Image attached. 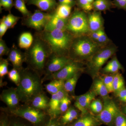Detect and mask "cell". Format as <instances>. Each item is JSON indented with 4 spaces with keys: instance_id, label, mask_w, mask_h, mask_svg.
<instances>
[{
    "instance_id": "cell-5",
    "label": "cell",
    "mask_w": 126,
    "mask_h": 126,
    "mask_svg": "<svg viewBox=\"0 0 126 126\" xmlns=\"http://www.w3.org/2000/svg\"><path fill=\"white\" fill-rule=\"evenodd\" d=\"M9 111L12 116L23 118L33 126H44L50 118L46 111L32 106H19L15 109Z\"/></svg>"
},
{
    "instance_id": "cell-32",
    "label": "cell",
    "mask_w": 126,
    "mask_h": 126,
    "mask_svg": "<svg viewBox=\"0 0 126 126\" xmlns=\"http://www.w3.org/2000/svg\"><path fill=\"white\" fill-rule=\"evenodd\" d=\"M12 116L11 118H9L10 126H33L31 123L23 118Z\"/></svg>"
},
{
    "instance_id": "cell-12",
    "label": "cell",
    "mask_w": 126,
    "mask_h": 126,
    "mask_svg": "<svg viewBox=\"0 0 126 126\" xmlns=\"http://www.w3.org/2000/svg\"><path fill=\"white\" fill-rule=\"evenodd\" d=\"M67 93L63 89L57 93L52 94L51 98L50 99L48 108L47 111L50 118H58L61 115L60 111V104L62 99L67 95Z\"/></svg>"
},
{
    "instance_id": "cell-6",
    "label": "cell",
    "mask_w": 126,
    "mask_h": 126,
    "mask_svg": "<svg viewBox=\"0 0 126 126\" xmlns=\"http://www.w3.org/2000/svg\"><path fill=\"white\" fill-rule=\"evenodd\" d=\"M66 31L74 37L90 33L91 32L86 12L79 9H75L68 19Z\"/></svg>"
},
{
    "instance_id": "cell-9",
    "label": "cell",
    "mask_w": 126,
    "mask_h": 126,
    "mask_svg": "<svg viewBox=\"0 0 126 126\" xmlns=\"http://www.w3.org/2000/svg\"><path fill=\"white\" fill-rule=\"evenodd\" d=\"M119 111L113 101L110 98H105L103 110L97 115V118L104 124L111 126L115 122V118Z\"/></svg>"
},
{
    "instance_id": "cell-11",
    "label": "cell",
    "mask_w": 126,
    "mask_h": 126,
    "mask_svg": "<svg viewBox=\"0 0 126 126\" xmlns=\"http://www.w3.org/2000/svg\"><path fill=\"white\" fill-rule=\"evenodd\" d=\"M73 61L69 56L58 55L52 53L48 59L45 67L47 76L59 71Z\"/></svg>"
},
{
    "instance_id": "cell-48",
    "label": "cell",
    "mask_w": 126,
    "mask_h": 126,
    "mask_svg": "<svg viewBox=\"0 0 126 126\" xmlns=\"http://www.w3.org/2000/svg\"><path fill=\"white\" fill-rule=\"evenodd\" d=\"M14 6V2L13 0H9L6 4L3 6V8L6 10L10 11L11 10Z\"/></svg>"
},
{
    "instance_id": "cell-47",
    "label": "cell",
    "mask_w": 126,
    "mask_h": 126,
    "mask_svg": "<svg viewBox=\"0 0 126 126\" xmlns=\"http://www.w3.org/2000/svg\"><path fill=\"white\" fill-rule=\"evenodd\" d=\"M101 29L98 31L91 32L88 35L90 36L92 39H93L95 42H96L98 39L99 38V35H100Z\"/></svg>"
},
{
    "instance_id": "cell-30",
    "label": "cell",
    "mask_w": 126,
    "mask_h": 126,
    "mask_svg": "<svg viewBox=\"0 0 126 126\" xmlns=\"http://www.w3.org/2000/svg\"><path fill=\"white\" fill-rule=\"evenodd\" d=\"M14 6L16 9L22 14L24 18L29 17L32 14L26 6L24 0H15Z\"/></svg>"
},
{
    "instance_id": "cell-2",
    "label": "cell",
    "mask_w": 126,
    "mask_h": 126,
    "mask_svg": "<svg viewBox=\"0 0 126 126\" xmlns=\"http://www.w3.org/2000/svg\"><path fill=\"white\" fill-rule=\"evenodd\" d=\"M37 34L49 46L52 53L68 56L69 52L74 36L66 30L43 31Z\"/></svg>"
},
{
    "instance_id": "cell-34",
    "label": "cell",
    "mask_w": 126,
    "mask_h": 126,
    "mask_svg": "<svg viewBox=\"0 0 126 126\" xmlns=\"http://www.w3.org/2000/svg\"><path fill=\"white\" fill-rule=\"evenodd\" d=\"M96 42L101 46H105L111 43V40L108 38L104 31V28H103L101 30L100 35Z\"/></svg>"
},
{
    "instance_id": "cell-44",
    "label": "cell",
    "mask_w": 126,
    "mask_h": 126,
    "mask_svg": "<svg viewBox=\"0 0 126 126\" xmlns=\"http://www.w3.org/2000/svg\"><path fill=\"white\" fill-rule=\"evenodd\" d=\"M115 7L126 11V0H113Z\"/></svg>"
},
{
    "instance_id": "cell-13",
    "label": "cell",
    "mask_w": 126,
    "mask_h": 126,
    "mask_svg": "<svg viewBox=\"0 0 126 126\" xmlns=\"http://www.w3.org/2000/svg\"><path fill=\"white\" fill-rule=\"evenodd\" d=\"M0 98L6 104L9 110L17 108L20 101L16 88H11L4 90L1 94Z\"/></svg>"
},
{
    "instance_id": "cell-27",
    "label": "cell",
    "mask_w": 126,
    "mask_h": 126,
    "mask_svg": "<svg viewBox=\"0 0 126 126\" xmlns=\"http://www.w3.org/2000/svg\"><path fill=\"white\" fill-rule=\"evenodd\" d=\"M94 92L102 97H106L109 93L108 90L102 79H97L94 84Z\"/></svg>"
},
{
    "instance_id": "cell-14",
    "label": "cell",
    "mask_w": 126,
    "mask_h": 126,
    "mask_svg": "<svg viewBox=\"0 0 126 126\" xmlns=\"http://www.w3.org/2000/svg\"><path fill=\"white\" fill-rule=\"evenodd\" d=\"M7 55V60L11 62L14 68L19 71L23 68V63L26 61L25 53H23L14 44Z\"/></svg>"
},
{
    "instance_id": "cell-24",
    "label": "cell",
    "mask_w": 126,
    "mask_h": 126,
    "mask_svg": "<svg viewBox=\"0 0 126 126\" xmlns=\"http://www.w3.org/2000/svg\"><path fill=\"white\" fill-rule=\"evenodd\" d=\"M123 69L121 63L116 57L113 58L103 69V72L106 73L115 74L120 70Z\"/></svg>"
},
{
    "instance_id": "cell-35",
    "label": "cell",
    "mask_w": 126,
    "mask_h": 126,
    "mask_svg": "<svg viewBox=\"0 0 126 126\" xmlns=\"http://www.w3.org/2000/svg\"><path fill=\"white\" fill-rule=\"evenodd\" d=\"M103 104L100 99H94L90 104V107L92 111L96 113H100L103 110Z\"/></svg>"
},
{
    "instance_id": "cell-26",
    "label": "cell",
    "mask_w": 126,
    "mask_h": 126,
    "mask_svg": "<svg viewBox=\"0 0 126 126\" xmlns=\"http://www.w3.org/2000/svg\"><path fill=\"white\" fill-rule=\"evenodd\" d=\"M78 117L77 110L73 108H70L61 117L60 121L62 125H65L77 119Z\"/></svg>"
},
{
    "instance_id": "cell-3",
    "label": "cell",
    "mask_w": 126,
    "mask_h": 126,
    "mask_svg": "<svg viewBox=\"0 0 126 126\" xmlns=\"http://www.w3.org/2000/svg\"><path fill=\"white\" fill-rule=\"evenodd\" d=\"M26 61L30 67L38 72L44 70L52 52L50 48L43 39L36 35L34 37L32 45L26 50Z\"/></svg>"
},
{
    "instance_id": "cell-40",
    "label": "cell",
    "mask_w": 126,
    "mask_h": 126,
    "mask_svg": "<svg viewBox=\"0 0 126 126\" xmlns=\"http://www.w3.org/2000/svg\"><path fill=\"white\" fill-rule=\"evenodd\" d=\"M115 126H126V116L119 110L114 122Z\"/></svg>"
},
{
    "instance_id": "cell-46",
    "label": "cell",
    "mask_w": 126,
    "mask_h": 126,
    "mask_svg": "<svg viewBox=\"0 0 126 126\" xmlns=\"http://www.w3.org/2000/svg\"><path fill=\"white\" fill-rule=\"evenodd\" d=\"M9 29L7 26L2 21H0V38L2 39V36Z\"/></svg>"
},
{
    "instance_id": "cell-43",
    "label": "cell",
    "mask_w": 126,
    "mask_h": 126,
    "mask_svg": "<svg viewBox=\"0 0 126 126\" xmlns=\"http://www.w3.org/2000/svg\"><path fill=\"white\" fill-rule=\"evenodd\" d=\"M0 126H10V118L5 113L1 115Z\"/></svg>"
},
{
    "instance_id": "cell-36",
    "label": "cell",
    "mask_w": 126,
    "mask_h": 126,
    "mask_svg": "<svg viewBox=\"0 0 126 126\" xmlns=\"http://www.w3.org/2000/svg\"><path fill=\"white\" fill-rule=\"evenodd\" d=\"M7 74L9 79L15 83L16 86H18L19 83L20 79L19 70L15 68H13Z\"/></svg>"
},
{
    "instance_id": "cell-10",
    "label": "cell",
    "mask_w": 126,
    "mask_h": 126,
    "mask_svg": "<svg viewBox=\"0 0 126 126\" xmlns=\"http://www.w3.org/2000/svg\"><path fill=\"white\" fill-rule=\"evenodd\" d=\"M82 70L81 63L73 60L59 71L48 76L47 79H61L65 81Z\"/></svg>"
},
{
    "instance_id": "cell-28",
    "label": "cell",
    "mask_w": 126,
    "mask_h": 126,
    "mask_svg": "<svg viewBox=\"0 0 126 126\" xmlns=\"http://www.w3.org/2000/svg\"><path fill=\"white\" fill-rule=\"evenodd\" d=\"M79 73L65 80L64 86V89L66 92L72 93L74 91L79 78Z\"/></svg>"
},
{
    "instance_id": "cell-45",
    "label": "cell",
    "mask_w": 126,
    "mask_h": 126,
    "mask_svg": "<svg viewBox=\"0 0 126 126\" xmlns=\"http://www.w3.org/2000/svg\"><path fill=\"white\" fill-rule=\"evenodd\" d=\"M58 118H50L49 121L43 126H62Z\"/></svg>"
},
{
    "instance_id": "cell-21",
    "label": "cell",
    "mask_w": 126,
    "mask_h": 126,
    "mask_svg": "<svg viewBox=\"0 0 126 126\" xmlns=\"http://www.w3.org/2000/svg\"><path fill=\"white\" fill-rule=\"evenodd\" d=\"M99 120L90 115H85L75 122L72 126H98Z\"/></svg>"
},
{
    "instance_id": "cell-8",
    "label": "cell",
    "mask_w": 126,
    "mask_h": 126,
    "mask_svg": "<svg viewBox=\"0 0 126 126\" xmlns=\"http://www.w3.org/2000/svg\"><path fill=\"white\" fill-rule=\"evenodd\" d=\"M53 14V12L46 13L40 10H36L31 16L23 19V24L27 27L35 30L38 32H41L44 30Z\"/></svg>"
},
{
    "instance_id": "cell-20",
    "label": "cell",
    "mask_w": 126,
    "mask_h": 126,
    "mask_svg": "<svg viewBox=\"0 0 126 126\" xmlns=\"http://www.w3.org/2000/svg\"><path fill=\"white\" fill-rule=\"evenodd\" d=\"M34 40V37L30 32L22 33L18 39V46L20 48L27 50L32 45Z\"/></svg>"
},
{
    "instance_id": "cell-18",
    "label": "cell",
    "mask_w": 126,
    "mask_h": 126,
    "mask_svg": "<svg viewBox=\"0 0 126 126\" xmlns=\"http://www.w3.org/2000/svg\"><path fill=\"white\" fill-rule=\"evenodd\" d=\"M27 3L35 6L41 11L47 12L55 10L58 5L56 0H28Z\"/></svg>"
},
{
    "instance_id": "cell-41",
    "label": "cell",
    "mask_w": 126,
    "mask_h": 126,
    "mask_svg": "<svg viewBox=\"0 0 126 126\" xmlns=\"http://www.w3.org/2000/svg\"><path fill=\"white\" fill-rule=\"evenodd\" d=\"M10 49L7 47L5 41L2 39H0V57L3 55H8Z\"/></svg>"
},
{
    "instance_id": "cell-51",
    "label": "cell",
    "mask_w": 126,
    "mask_h": 126,
    "mask_svg": "<svg viewBox=\"0 0 126 126\" xmlns=\"http://www.w3.org/2000/svg\"><path fill=\"white\" fill-rule=\"evenodd\" d=\"M58 0L59 1V4L68 5L67 0Z\"/></svg>"
},
{
    "instance_id": "cell-31",
    "label": "cell",
    "mask_w": 126,
    "mask_h": 126,
    "mask_svg": "<svg viewBox=\"0 0 126 126\" xmlns=\"http://www.w3.org/2000/svg\"><path fill=\"white\" fill-rule=\"evenodd\" d=\"M124 87V80L122 75L118 72L114 74L113 79L114 92H117Z\"/></svg>"
},
{
    "instance_id": "cell-15",
    "label": "cell",
    "mask_w": 126,
    "mask_h": 126,
    "mask_svg": "<svg viewBox=\"0 0 126 126\" xmlns=\"http://www.w3.org/2000/svg\"><path fill=\"white\" fill-rule=\"evenodd\" d=\"M96 94L94 92H89L76 98L75 106L81 112L82 115L87 113V109L90 107V104L94 100Z\"/></svg>"
},
{
    "instance_id": "cell-54",
    "label": "cell",
    "mask_w": 126,
    "mask_h": 126,
    "mask_svg": "<svg viewBox=\"0 0 126 126\" xmlns=\"http://www.w3.org/2000/svg\"><path fill=\"white\" fill-rule=\"evenodd\" d=\"M24 0L25 1H26V0Z\"/></svg>"
},
{
    "instance_id": "cell-52",
    "label": "cell",
    "mask_w": 126,
    "mask_h": 126,
    "mask_svg": "<svg viewBox=\"0 0 126 126\" xmlns=\"http://www.w3.org/2000/svg\"><path fill=\"white\" fill-rule=\"evenodd\" d=\"M123 112H124V113L126 115V105L123 109Z\"/></svg>"
},
{
    "instance_id": "cell-4",
    "label": "cell",
    "mask_w": 126,
    "mask_h": 126,
    "mask_svg": "<svg viewBox=\"0 0 126 126\" xmlns=\"http://www.w3.org/2000/svg\"><path fill=\"white\" fill-rule=\"evenodd\" d=\"M102 46L88 35L74 37L70 46L68 56L74 61L89 60Z\"/></svg>"
},
{
    "instance_id": "cell-49",
    "label": "cell",
    "mask_w": 126,
    "mask_h": 126,
    "mask_svg": "<svg viewBox=\"0 0 126 126\" xmlns=\"http://www.w3.org/2000/svg\"><path fill=\"white\" fill-rule=\"evenodd\" d=\"M69 5L73 7L77 4V0H67Z\"/></svg>"
},
{
    "instance_id": "cell-17",
    "label": "cell",
    "mask_w": 126,
    "mask_h": 126,
    "mask_svg": "<svg viewBox=\"0 0 126 126\" xmlns=\"http://www.w3.org/2000/svg\"><path fill=\"white\" fill-rule=\"evenodd\" d=\"M68 19H64L59 18L53 12L52 17L46 25L44 31H52L55 30H66Z\"/></svg>"
},
{
    "instance_id": "cell-22",
    "label": "cell",
    "mask_w": 126,
    "mask_h": 126,
    "mask_svg": "<svg viewBox=\"0 0 126 126\" xmlns=\"http://www.w3.org/2000/svg\"><path fill=\"white\" fill-rule=\"evenodd\" d=\"M65 81L61 79H54L49 83L45 85L48 92L51 94H55L64 89Z\"/></svg>"
},
{
    "instance_id": "cell-25",
    "label": "cell",
    "mask_w": 126,
    "mask_h": 126,
    "mask_svg": "<svg viewBox=\"0 0 126 126\" xmlns=\"http://www.w3.org/2000/svg\"><path fill=\"white\" fill-rule=\"evenodd\" d=\"M72 7L68 5L59 4L54 13L59 18L68 19L71 15Z\"/></svg>"
},
{
    "instance_id": "cell-50",
    "label": "cell",
    "mask_w": 126,
    "mask_h": 126,
    "mask_svg": "<svg viewBox=\"0 0 126 126\" xmlns=\"http://www.w3.org/2000/svg\"><path fill=\"white\" fill-rule=\"evenodd\" d=\"M9 0H0V6L3 7Z\"/></svg>"
},
{
    "instance_id": "cell-7",
    "label": "cell",
    "mask_w": 126,
    "mask_h": 126,
    "mask_svg": "<svg viewBox=\"0 0 126 126\" xmlns=\"http://www.w3.org/2000/svg\"><path fill=\"white\" fill-rule=\"evenodd\" d=\"M117 50V47L112 42L101 47L88 60V67L90 71L94 73H97Z\"/></svg>"
},
{
    "instance_id": "cell-42",
    "label": "cell",
    "mask_w": 126,
    "mask_h": 126,
    "mask_svg": "<svg viewBox=\"0 0 126 126\" xmlns=\"http://www.w3.org/2000/svg\"><path fill=\"white\" fill-rule=\"evenodd\" d=\"M116 95L120 101L126 103V87L123 88L116 92Z\"/></svg>"
},
{
    "instance_id": "cell-29",
    "label": "cell",
    "mask_w": 126,
    "mask_h": 126,
    "mask_svg": "<svg viewBox=\"0 0 126 126\" xmlns=\"http://www.w3.org/2000/svg\"><path fill=\"white\" fill-rule=\"evenodd\" d=\"M20 18L19 16H16L10 13L7 16H4L0 21L4 23L9 29H11L15 27Z\"/></svg>"
},
{
    "instance_id": "cell-53",
    "label": "cell",
    "mask_w": 126,
    "mask_h": 126,
    "mask_svg": "<svg viewBox=\"0 0 126 126\" xmlns=\"http://www.w3.org/2000/svg\"><path fill=\"white\" fill-rule=\"evenodd\" d=\"M94 0H88V1H89L91 4H92L93 2H94Z\"/></svg>"
},
{
    "instance_id": "cell-33",
    "label": "cell",
    "mask_w": 126,
    "mask_h": 126,
    "mask_svg": "<svg viewBox=\"0 0 126 126\" xmlns=\"http://www.w3.org/2000/svg\"><path fill=\"white\" fill-rule=\"evenodd\" d=\"M77 4L79 9L86 12H89L93 10L92 4L88 1V0H77Z\"/></svg>"
},
{
    "instance_id": "cell-37",
    "label": "cell",
    "mask_w": 126,
    "mask_h": 126,
    "mask_svg": "<svg viewBox=\"0 0 126 126\" xmlns=\"http://www.w3.org/2000/svg\"><path fill=\"white\" fill-rule=\"evenodd\" d=\"M9 60L6 59L0 58V77L3 78L5 75L8 74Z\"/></svg>"
},
{
    "instance_id": "cell-23",
    "label": "cell",
    "mask_w": 126,
    "mask_h": 126,
    "mask_svg": "<svg viewBox=\"0 0 126 126\" xmlns=\"http://www.w3.org/2000/svg\"><path fill=\"white\" fill-rule=\"evenodd\" d=\"M114 6L115 5L111 0H94L93 4V10L97 11L109 10Z\"/></svg>"
},
{
    "instance_id": "cell-16",
    "label": "cell",
    "mask_w": 126,
    "mask_h": 126,
    "mask_svg": "<svg viewBox=\"0 0 126 126\" xmlns=\"http://www.w3.org/2000/svg\"><path fill=\"white\" fill-rule=\"evenodd\" d=\"M88 23L91 32L98 31L104 28V20L101 12L95 11L87 14Z\"/></svg>"
},
{
    "instance_id": "cell-19",
    "label": "cell",
    "mask_w": 126,
    "mask_h": 126,
    "mask_svg": "<svg viewBox=\"0 0 126 126\" xmlns=\"http://www.w3.org/2000/svg\"><path fill=\"white\" fill-rule=\"evenodd\" d=\"M50 99L44 93L35 96L31 102V106L40 110L47 111L48 108Z\"/></svg>"
},
{
    "instance_id": "cell-1",
    "label": "cell",
    "mask_w": 126,
    "mask_h": 126,
    "mask_svg": "<svg viewBox=\"0 0 126 126\" xmlns=\"http://www.w3.org/2000/svg\"><path fill=\"white\" fill-rule=\"evenodd\" d=\"M20 81L16 88L20 101L31 102L35 96L43 92L42 82L38 72L30 68L19 71Z\"/></svg>"
},
{
    "instance_id": "cell-38",
    "label": "cell",
    "mask_w": 126,
    "mask_h": 126,
    "mask_svg": "<svg viewBox=\"0 0 126 126\" xmlns=\"http://www.w3.org/2000/svg\"><path fill=\"white\" fill-rule=\"evenodd\" d=\"M114 75H105L102 79L109 93L114 92L113 88V79Z\"/></svg>"
},
{
    "instance_id": "cell-39",
    "label": "cell",
    "mask_w": 126,
    "mask_h": 126,
    "mask_svg": "<svg viewBox=\"0 0 126 126\" xmlns=\"http://www.w3.org/2000/svg\"><path fill=\"white\" fill-rule=\"evenodd\" d=\"M71 104V100L67 95L65 96L61 100L60 104V113H64L69 109V107Z\"/></svg>"
}]
</instances>
